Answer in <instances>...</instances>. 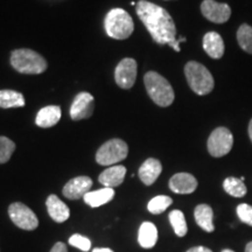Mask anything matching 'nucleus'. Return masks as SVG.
<instances>
[{
    "mask_svg": "<svg viewBox=\"0 0 252 252\" xmlns=\"http://www.w3.org/2000/svg\"><path fill=\"white\" fill-rule=\"evenodd\" d=\"M169 188L175 194H191L196 190L197 180L189 173H178L169 180Z\"/></svg>",
    "mask_w": 252,
    "mask_h": 252,
    "instance_id": "nucleus-13",
    "label": "nucleus"
},
{
    "mask_svg": "<svg viewBox=\"0 0 252 252\" xmlns=\"http://www.w3.org/2000/svg\"><path fill=\"white\" fill-rule=\"evenodd\" d=\"M173 203V200L166 195H159V196L153 197L147 204V209L151 214L154 215H159L165 212V210Z\"/></svg>",
    "mask_w": 252,
    "mask_h": 252,
    "instance_id": "nucleus-26",
    "label": "nucleus"
},
{
    "mask_svg": "<svg viewBox=\"0 0 252 252\" xmlns=\"http://www.w3.org/2000/svg\"><path fill=\"white\" fill-rule=\"evenodd\" d=\"M135 12L158 45L171 46L175 52H180V41L176 40L174 20L165 8L140 0L137 2Z\"/></svg>",
    "mask_w": 252,
    "mask_h": 252,
    "instance_id": "nucleus-1",
    "label": "nucleus"
},
{
    "mask_svg": "<svg viewBox=\"0 0 252 252\" xmlns=\"http://www.w3.org/2000/svg\"><path fill=\"white\" fill-rule=\"evenodd\" d=\"M50 252H68V249H67V245L64 243H62V242H58L54 247L52 248V250Z\"/></svg>",
    "mask_w": 252,
    "mask_h": 252,
    "instance_id": "nucleus-30",
    "label": "nucleus"
},
{
    "mask_svg": "<svg viewBox=\"0 0 252 252\" xmlns=\"http://www.w3.org/2000/svg\"><path fill=\"white\" fill-rule=\"evenodd\" d=\"M128 154V146L122 139H111L104 143L96 153V161L102 166L115 165L126 159Z\"/></svg>",
    "mask_w": 252,
    "mask_h": 252,
    "instance_id": "nucleus-6",
    "label": "nucleus"
},
{
    "mask_svg": "<svg viewBox=\"0 0 252 252\" xmlns=\"http://www.w3.org/2000/svg\"><path fill=\"white\" fill-rule=\"evenodd\" d=\"M93 252H113V251L111 250V249H108V248H100V249L96 248V249H94Z\"/></svg>",
    "mask_w": 252,
    "mask_h": 252,
    "instance_id": "nucleus-32",
    "label": "nucleus"
},
{
    "mask_svg": "<svg viewBox=\"0 0 252 252\" xmlns=\"http://www.w3.org/2000/svg\"><path fill=\"white\" fill-rule=\"evenodd\" d=\"M15 151V144L7 137L0 135V163H6Z\"/></svg>",
    "mask_w": 252,
    "mask_h": 252,
    "instance_id": "nucleus-27",
    "label": "nucleus"
},
{
    "mask_svg": "<svg viewBox=\"0 0 252 252\" xmlns=\"http://www.w3.org/2000/svg\"><path fill=\"white\" fill-rule=\"evenodd\" d=\"M204 18L215 24H224L231 17V8L228 4H220L215 0H204L201 4Z\"/></svg>",
    "mask_w": 252,
    "mask_h": 252,
    "instance_id": "nucleus-10",
    "label": "nucleus"
},
{
    "mask_svg": "<svg viewBox=\"0 0 252 252\" xmlns=\"http://www.w3.org/2000/svg\"><path fill=\"white\" fill-rule=\"evenodd\" d=\"M106 34L116 40H125L133 33L134 24L131 15L123 8H112L104 20Z\"/></svg>",
    "mask_w": 252,
    "mask_h": 252,
    "instance_id": "nucleus-3",
    "label": "nucleus"
},
{
    "mask_svg": "<svg viewBox=\"0 0 252 252\" xmlns=\"http://www.w3.org/2000/svg\"><path fill=\"white\" fill-rule=\"evenodd\" d=\"M94 109V96L89 93H80L70 106V117L74 121L87 119L93 116Z\"/></svg>",
    "mask_w": 252,
    "mask_h": 252,
    "instance_id": "nucleus-11",
    "label": "nucleus"
},
{
    "mask_svg": "<svg viewBox=\"0 0 252 252\" xmlns=\"http://www.w3.org/2000/svg\"><path fill=\"white\" fill-rule=\"evenodd\" d=\"M168 219L173 229H174L176 236H179V237H185V236L187 235L188 226L187 222H186L184 213H182L181 210H173V212L169 213Z\"/></svg>",
    "mask_w": 252,
    "mask_h": 252,
    "instance_id": "nucleus-25",
    "label": "nucleus"
},
{
    "mask_svg": "<svg viewBox=\"0 0 252 252\" xmlns=\"http://www.w3.org/2000/svg\"><path fill=\"white\" fill-rule=\"evenodd\" d=\"M126 175V168L122 165L109 167L98 176V181L106 188H115L123 184Z\"/></svg>",
    "mask_w": 252,
    "mask_h": 252,
    "instance_id": "nucleus-17",
    "label": "nucleus"
},
{
    "mask_svg": "<svg viewBox=\"0 0 252 252\" xmlns=\"http://www.w3.org/2000/svg\"><path fill=\"white\" fill-rule=\"evenodd\" d=\"M161 172H162L161 162H160L158 159H154V158H150V159H147L146 161L140 166L138 174H139L140 180L143 181L144 185L151 186L157 181V179L159 178V175L161 174Z\"/></svg>",
    "mask_w": 252,
    "mask_h": 252,
    "instance_id": "nucleus-15",
    "label": "nucleus"
},
{
    "mask_svg": "<svg viewBox=\"0 0 252 252\" xmlns=\"http://www.w3.org/2000/svg\"><path fill=\"white\" fill-rule=\"evenodd\" d=\"M238 219L245 224L252 226V207L248 203H241L236 209Z\"/></svg>",
    "mask_w": 252,
    "mask_h": 252,
    "instance_id": "nucleus-29",
    "label": "nucleus"
},
{
    "mask_svg": "<svg viewBox=\"0 0 252 252\" xmlns=\"http://www.w3.org/2000/svg\"><path fill=\"white\" fill-rule=\"evenodd\" d=\"M11 64L21 74L37 75L47 69V61L32 49H17L11 54Z\"/></svg>",
    "mask_w": 252,
    "mask_h": 252,
    "instance_id": "nucleus-4",
    "label": "nucleus"
},
{
    "mask_svg": "<svg viewBox=\"0 0 252 252\" xmlns=\"http://www.w3.org/2000/svg\"><path fill=\"white\" fill-rule=\"evenodd\" d=\"M222 252H235V251H232V250H229V249H225V250H223Z\"/></svg>",
    "mask_w": 252,
    "mask_h": 252,
    "instance_id": "nucleus-35",
    "label": "nucleus"
},
{
    "mask_svg": "<svg viewBox=\"0 0 252 252\" xmlns=\"http://www.w3.org/2000/svg\"><path fill=\"white\" fill-rule=\"evenodd\" d=\"M61 119V108L58 105L45 106L37 112L35 123L39 127L48 128L58 124Z\"/></svg>",
    "mask_w": 252,
    "mask_h": 252,
    "instance_id": "nucleus-18",
    "label": "nucleus"
},
{
    "mask_svg": "<svg viewBox=\"0 0 252 252\" xmlns=\"http://www.w3.org/2000/svg\"><path fill=\"white\" fill-rule=\"evenodd\" d=\"M234 146V135L229 128L220 127L215 128L208 138V152L214 158H222L228 154Z\"/></svg>",
    "mask_w": 252,
    "mask_h": 252,
    "instance_id": "nucleus-7",
    "label": "nucleus"
},
{
    "mask_svg": "<svg viewBox=\"0 0 252 252\" xmlns=\"http://www.w3.org/2000/svg\"><path fill=\"white\" fill-rule=\"evenodd\" d=\"M237 42L245 53L252 55V27L248 24L241 25L237 31Z\"/></svg>",
    "mask_w": 252,
    "mask_h": 252,
    "instance_id": "nucleus-24",
    "label": "nucleus"
},
{
    "mask_svg": "<svg viewBox=\"0 0 252 252\" xmlns=\"http://www.w3.org/2000/svg\"><path fill=\"white\" fill-rule=\"evenodd\" d=\"M186 252H213V251L206 247H194V248L189 249V250Z\"/></svg>",
    "mask_w": 252,
    "mask_h": 252,
    "instance_id": "nucleus-31",
    "label": "nucleus"
},
{
    "mask_svg": "<svg viewBox=\"0 0 252 252\" xmlns=\"http://www.w3.org/2000/svg\"><path fill=\"white\" fill-rule=\"evenodd\" d=\"M91 187H93V180L89 176H77L65 184L62 193L69 200H78L89 193Z\"/></svg>",
    "mask_w": 252,
    "mask_h": 252,
    "instance_id": "nucleus-12",
    "label": "nucleus"
},
{
    "mask_svg": "<svg viewBox=\"0 0 252 252\" xmlns=\"http://www.w3.org/2000/svg\"><path fill=\"white\" fill-rule=\"evenodd\" d=\"M203 49L212 59L219 60L224 55V41L216 32H209L203 37Z\"/></svg>",
    "mask_w": 252,
    "mask_h": 252,
    "instance_id": "nucleus-14",
    "label": "nucleus"
},
{
    "mask_svg": "<svg viewBox=\"0 0 252 252\" xmlns=\"http://www.w3.org/2000/svg\"><path fill=\"white\" fill-rule=\"evenodd\" d=\"M8 216L18 228L32 231L39 226V220L31 208L21 202H14L8 207Z\"/></svg>",
    "mask_w": 252,
    "mask_h": 252,
    "instance_id": "nucleus-8",
    "label": "nucleus"
},
{
    "mask_svg": "<svg viewBox=\"0 0 252 252\" xmlns=\"http://www.w3.org/2000/svg\"><path fill=\"white\" fill-rule=\"evenodd\" d=\"M25 104L23 94L14 90H0V108H23Z\"/></svg>",
    "mask_w": 252,
    "mask_h": 252,
    "instance_id": "nucleus-22",
    "label": "nucleus"
},
{
    "mask_svg": "<svg viewBox=\"0 0 252 252\" xmlns=\"http://www.w3.org/2000/svg\"><path fill=\"white\" fill-rule=\"evenodd\" d=\"M146 91L157 105L166 108L174 102L175 94L168 81L156 71H149L144 76Z\"/></svg>",
    "mask_w": 252,
    "mask_h": 252,
    "instance_id": "nucleus-2",
    "label": "nucleus"
},
{
    "mask_svg": "<svg viewBox=\"0 0 252 252\" xmlns=\"http://www.w3.org/2000/svg\"><path fill=\"white\" fill-rule=\"evenodd\" d=\"M115 196V190L113 188H103L99 190L89 191L84 195L83 200L88 206L91 208H97L103 206V204L110 202Z\"/></svg>",
    "mask_w": 252,
    "mask_h": 252,
    "instance_id": "nucleus-21",
    "label": "nucleus"
},
{
    "mask_svg": "<svg viewBox=\"0 0 252 252\" xmlns=\"http://www.w3.org/2000/svg\"><path fill=\"white\" fill-rule=\"evenodd\" d=\"M158 241V229L152 222H144L138 232V242L144 249H152Z\"/></svg>",
    "mask_w": 252,
    "mask_h": 252,
    "instance_id": "nucleus-20",
    "label": "nucleus"
},
{
    "mask_svg": "<svg viewBox=\"0 0 252 252\" xmlns=\"http://www.w3.org/2000/svg\"><path fill=\"white\" fill-rule=\"evenodd\" d=\"M244 252H252V242H249V243L247 244Z\"/></svg>",
    "mask_w": 252,
    "mask_h": 252,
    "instance_id": "nucleus-34",
    "label": "nucleus"
},
{
    "mask_svg": "<svg viewBox=\"0 0 252 252\" xmlns=\"http://www.w3.org/2000/svg\"><path fill=\"white\" fill-rule=\"evenodd\" d=\"M223 188L229 195L234 197H244L247 195V186L244 185V181L241 179L234 178V176H229L223 182Z\"/></svg>",
    "mask_w": 252,
    "mask_h": 252,
    "instance_id": "nucleus-23",
    "label": "nucleus"
},
{
    "mask_svg": "<svg viewBox=\"0 0 252 252\" xmlns=\"http://www.w3.org/2000/svg\"><path fill=\"white\" fill-rule=\"evenodd\" d=\"M69 244H70L71 247L80 249V250L83 252L89 251L91 248L90 239L84 237V236H82V235H78V234L72 235L71 237L69 238Z\"/></svg>",
    "mask_w": 252,
    "mask_h": 252,
    "instance_id": "nucleus-28",
    "label": "nucleus"
},
{
    "mask_svg": "<svg viewBox=\"0 0 252 252\" xmlns=\"http://www.w3.org/2000/svg\"><path fill=\"white\" fill-rule=\"evenodd\" d=\"M137 62L133 59H124L118 63L115 71V80L122 89H131L137 80Z\"/></svg>",
    "mask_w": 252,
    "mask_h": 252,
    "instance_id": "nucleus-9",
    "label": "nucleus"
},
{
    "mask_svg": "<svg viewBox=\"0 0 252 252\" xmlns=\"http://www.w3.org/2000/svg\"><path fill=\"white\" fill-rule=\"evenodd\" d=\"M194 217L197 225L202 228L204 231L213 232L215 230V225H214V212L210 206H208V204H198L194 210Z\"/></svg>",
    "mask_w": 252,
    "mask_h": 252,
    "instance_id": "nucleus-19",
    "label": "nucleus"
},
{
    "mask_svg": "<svg viewBox=\"0 0 252 252\" xmlns=\"http://www.w3.org/2000/svg\"><path fill=\"white\" fill-rule=\"evenodd\" d=\"M185 75L189 87L195 94L204 96L214 90L215 81L213 75L201 63L195 61L188 62L185 67Z\"/></svg>",
    "mask_w": 252,
    "mask_h": 252,
    "instance_id": "nucleus-5",
    "label": "nucleus"
},
{
    "mask_svg": "<svg viewBox=\"0 0 252 252\" xmlns=\"http://www.w3.org/2000/svg\"><path fill=\"white\" fill-rule=\"evenodd\" d=\"M249 137H250V140L252 143V118H251L250 123H249Z\"/></svg>",
    "mask_w": 252,
    "mask_h": 252,
    "instance_id": "nucleus-33",
    "label": "nucleus"
},
{
    "mask_svg": "<svg viewBox=\"0 0 252 252\" xmlns=\"http://www.w3.org/2000/svg\"><path fill=\"white\" fill-rule=\"evenodd\" d=\"M46 206L49 216L52 217L55 222L63 223L69 219V216H70V210H69L67 204L62 202V201L54 194L49 195L48 198H47Z\"/></svg>",
    "mask_w": 252,
    "mask_h": 252,
    "instance_id": "nucleus-16",
    "label": "nucleus"
}]
</instances>
